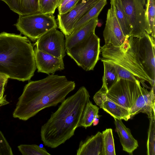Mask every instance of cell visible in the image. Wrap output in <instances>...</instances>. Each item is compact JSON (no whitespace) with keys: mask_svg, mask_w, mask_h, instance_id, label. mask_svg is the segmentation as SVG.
Returning a JSON list of instances; mask_svg holds the SVG:
<instances>
[{"mask_svg":"<svg viewBox=\"0 0 155 155\" xmlns=\"http://www.w3.org/2000/svg\"><path fill=\"white\" fill-rule=\"evenodd\" d=\"M155 0H147L145 8V31L155 38Z\"/></svg>","mask_w":155,"mask_h":155,"instance_id":"44dd1931","label":"cell"},{"mask_svg":"<svg viewBox=\"0 0 155 155\" xmlns=\"http://www.w3.org/2000/svg\"><path fill=\"white\" fill-rule=\"evenodd\" d=\"M19 15L39 12V0H1Z\"/></svg>","mask_w":155,"mask_h":155,"instance_id":"ac0fdd59","label":"cell"},{"mask_svg":"<svg viewBox=\"0 0 155 155\" xmlns=\"http://www.w3.org/2000/svg\"><path fill=\"white\" fill-rule=\"evenodd\" d=\"M107 4V0H100L99 1L76 23L73 32L81 27L92 19L98 17Z\"/></svg>","mask_w":155,"mask_h":155,"instance_id":"603a6c76","label":"cell"},{"mask_svg":"<svg viewBox=\"0 0 155 155\" xmlns=\"http://www.w3.org/2000/svg\"><path fill=\"white\" fill-rule=\"evenodd\" d=\"M102 108L114 118L126 121L130 118L129 110L112 101L107 97L103 102Z\"/></svg>","mask_w":155,"mask_h":155,"instance_id":"d6986e66","label":"cell"},{"mask_svg":"<svg viewBox=\"0 0 155 155\" xmlns=\"http://www.w3.org/2000/svg\"></svg>","mask_w":155,"mask_h":155,"instance_id":"8d00e7d4","label":"cell"},{"mask_svg":"<svg viewBox=\"0 0 155 155\" xmlns=\"http://www.w3.org/2000/svg\"><path fill=\"white\" fill-rule=\"evenodd\" d=\"M139 38L133 36L126 37L119 46L104 44L100 47L101 58L116 63L131 72L141 82L147 81L153 87L155 83L147 75L139 60Z\"/></svg>","mask_w":155,"mask_h":155,"instance_id":"277c9868","label":"cell"},{"mask_svg":"<svg viewBox=\"0 0 155 155\" xmlns=\"http://www.w3.org/2000/svg\"><path fill=\"white\" fill-rule=\"evenodd\" d=\"M102 155H115L112 130L106 129L102 133Z\"/></svg>","mask_w":155,"mask_h":155,"instance_id":"d4e9b609","label":"cell"},{"mask_svg":"<svg viewBox=\"0 0 155 155\" xmlns=\"http://www.w3.org/2000/svg\"><path fill=\"white\" fill-rule=\"evenodd\" d=\"M103 36L105 44L114 46H120L126 38L111 5L107 11Z\"/></svg>","mask_w":155,"mask_h":155,"instance_id":"7c38bea8","label":"cell"},{"mask_svg":"<svg viewBox=\"0 0 155 155\" xmlns=\"http://www.w3.org/2000/svg\"><path fill=\"white\" fill-rule=\"evenodd\" d=\"M73 0H61V3L60 5L58 7V8H59L63 6L67 3Z\"/></svg>","mask_w":155,"mask_h":155,"instance_id":"e575fe53","label":"cell"},{"mask_svg":"<svg viewBox=\"0 0 155 155\" xmlns=\"http://www.w3.org/2000/svg\"><path fill=\"white\" fill-rule=\"evenodd\" d=\"M132 29L130 36L139 38L146 33L145 8L140 0H120Z\"/></svg>","mask_w":155,"mask_h":155,"instance_id":"ba28073f","label":"cell"},{"mask_svg":"<svg viewBox=\"0 0 155 155\" xmlns=\"http://www.w3.org/2000/svg\"><path fill=\"white\" fill-rule=\"evenodd\" d=\"M150 121L147 142L148 155H155V115L153 114L148 116Z\"/></svg>","mask_w":155,"mask_h":155,"instance_id":"484cf974","label":"cell"},{"mask_svg":"<svg viewBox=\"0 0 155 155\" xmlns=\"http://www.w3.org/2000/svg\"><path fill=\"white\" fill-rule=\"evenodd\" d=\"M34 51L36 65L38 72L54 74L56 71L64 69L63 59L58 58L39 51L35 47Z\"/></svg>","mask_w":155,"mask_h":155,"instance_id":"4fadbf2b","label":"cell"},{"mask_svg":"<svg viewBox=\"0 0 155 155\" xmlns=\"http://www.w3.org/2000/svg\"><path fill=\"white\" fill-rule=\"evenodd\" d=\"M13 155L11 147L0 130V155Z\"/></svg>","mask_w":155,"mask_h":155,"instance_id":"f546056e","label":"cell"},{"mask_svg":"<svg viewBox=\"0 0 155 155\" xmlns=\"http://www.w3.org/2000/svg\"><path fill=\"white\" fill-rule=\"evenodd\" d=\"M140 81L119 79L107 91V97L128 109L134 104L141 93Z\"/></svg>","mask_w":155,"mask_h":155,"instance_id":"52a82bcc","label":"cell"},{"mask_svg":"<svg viewBox=\"0 0 155 155\" xmlns=\"http://www.w3.org/2000/svg\"><path fill=\"white\" fill-rule=\"evenodd\" d=\"M115 13L123 32L126 37L130 36L132 29L129 23L127 18L120 0H110Z\"/></svg>","mask_w":155,"mask_h":155,"instance_id":"ffe728a7","label":"cell"},{"mask_svg":"<svg viewBox=\"0 0 155 155\" xmlns=\"http://www.w3.org/2000/svg\"><path fill=\"white\" fill-rule=\"evenodd\" d=\"M88 91L84 86L65 99L58 109L41 127L40 135L43 144L55 148L71 137L79 127L81 118L89 100Z\"/></svg>","mask_w":155,"mask_h":155,"instance_id":"7a4b0ae2","label":"cell"},{"mask_svg":"<svg viewBox=\"0 0 155 155\" xmlns=\"http://www.w3.org/2000/svg\"><path fill=\"white\" fill-rule=\"evenodd\" d=\"M99 117H96L94 119L93 123L94 126L98 124L99 122V119L98 118Z\"/></svg>","mask_w":155,"mask_h":155,"instance_id":"d590c367","label":"cell"},{"mask_svg":"<svg viewBox=\"0 0 155 155\" xmlns=\"http://www.w3.org/2000/svg\"><path fill=\"white\" fill-rule=\"evenodd\" d=\"M61 0H39V12L44 14H54Z\"/></svg>","mask_w":155,"mask_h":155,"instance_id":"83f0119b","label":"cell"},{"mask_svg":"<svg viewBox=\"0 0 155 155\" xmlns=\"http://www.w3.org/2000/svg\"><path fill=\"white\" fill-rule=\"evenodd\" d=\"M103 62L104 67V73L102 87L107 92L119 79L116 71L113 66L107 62L104 61Z\"/></svg>","mask_w":155,"mask_h":155,"instance_id":"cb8c5ba5","label":"cell"},{"mask_svg":"<svg viewBox=\"0 0 155 155\" xmlns=\"http://www.w3.org/2000/svg\"><path fill=\"white\" fill-rule=\"evenodd\" d=\"M66 52L84 70H93L99 59L100 39L93 33L84 41L66 50Z\"/></svg>","mask_w":155,"mask_h":155,"instance_id":"8992f818","label":"cell"},{"mask_svg":"<svg viewBox=\"0 0 155 155\" xmlns=\"http://www.w3.org/2000/svg\"><path fill=\"white\" fill-rule=\"evenodd\" d=\"M64 35L57 28H53L36 40L35 47L39 51L63 59L66 52Z\"/></svg>","mask_w":155,"mask_h":155,"instance_id":"9c48e42d","label":"cell"},{"mask_svg":"<svg viewBox=\"0 0 155 155\" xmlns=\"http://www.w3.org/2000/svg\"><path fill=\"white\" fill-rule=\"evenodd\" d=\"M114 119L117 132L123 150L131 154L138 147V142L132 135L130 129L123 124L122 120Z\"/></svg>","mask_w":155,"mask_h":155,"instance_id":"e0dca14e","label":"cell"},{"mask_svg":"<svg viewBox=\"0 0 155 155\" xmlns=\"http://www.w3.org/2000/svg\"><path fill=\"white\" fill-rule=\"evenodd\" d=\"M102 133L98 132L80 142L76 155H102Z\"/></svg>","mask_w":155,"mask_h":155,"instance_id":"2e32d148","label":"cell"},{"mask_svg":"<svg viewBox=\"0 0 155 155\" xmlns=\"http://www.w3.org/2000/svg\"><path fill=\"white\" fill-rule=\"evenodd\" d=\"M75 87L74 81L68 80L64 76L54 74L29 81L18 98L13 117L26 121L41 110L61 103Z\"/></svg>","mask_w":155,"mask_h":155,"instance_id":"6da1fadb","label":"cell"},{"mask_svg":"<svg viewBox=\"0 0 155 155\" xmlns=\"http://www.w3.org/2000/svg\"><path fill=\"white\" fill-rule=\"evenodd\" d=\"M9 78L6 76L0 74V86L3 84H6Z\"/></svg>","mask_w":155,"mask_h":155,"instance_id":"836d02e7","label":"cell"},{"mask_svg":"<svg viewBox=\"0 0 155 155\" xmlns=\"http://www.w3.org/2000/svg\"><path fill=\"white\" fill-rule=\"evenodd\" d=\"M98 22V17H96L73 32L69 35L65 37V45L66 50H68L81 43L95 32Z\"/></svg>","mask_w":155,"mask_h":155,"instance_id":"9a60e30c","label":"cell"},{"mask_svg":"<svg viewBox=\"0 0 155 155\" xmlns=\"http://www.w3.org/2000/svg\"><path fill=\"white\" fill-rule=\"evenodd\" d=\"M36 68L33 46L27 37L0 33V74L24 81L30 80Z\"/></svg>","mask_w":155,"mask_h":155,"instance_id":"3957f363","label":"cell"},{"mask_svg":"<svg viewBox=\"0 0 155 155\" xmlns=\"http://www.w3.org/2000/svg\"><path fill=\"white\" fill-rule=\"evenodd\" d=\"M99 108L94 105L90 101L87 103L83 112L80 121L79 127L85 128L90 127L96 117H99L98 115Z\"/></svg>","mask_w":155,"mask_h":155,"instance_id":"7402d4cb","label":"cell"},{"mask_svg":"<svg viewBox=\"0 0 155 155\" xmlns=\"http://www.w3.org/2000/svg\"><path fill=\"white\" fill-rule=\"evenodd\" d=\"M23 155H50L44 147L36 144H21L18 146Z\"/></svg>","mask_w":155,"mask_h":155,"instance_id":"4316f807","label":"cell"},{"mask_svg":"<svg viewBox=\"0 0 155 155\" xmlns=\"http://www.w3.org/2000/svg\"><path fill=\"white\" fill-rule=\"evenodd\" d=\"M155 38L146 33L139 38L138 55L144 71L155 83Z\"/></svg>","mask_w":155,"mask_h":155,"instance_id":"8fae6325","label":"cell"},{"mask_svg":"<svg viewBox=\"0 0 155 155\" xmlns=\"http://www.w3.org/2000/svg\"><path fill=\"white\" fill-rule=\"evenodd\" d=\"M148 91L140 86L141 93L130 110V118L140 113H144L148 116L153 113V108L155 107V86Z\"/></svg>","mask_w":155,"mask_h":155,"instance_id":"5bb4252c","label":"cell"},{"mask_svg":"<svg viewBox=\"0 0 155 155\" xmlns=\"http://www.w3.org/2000/svg\"><path fill=\"white\" fill-rule=\"evenodd\" d=\"M5 85L6 84H3L0 86V107L9 103L6 100V95H4Z\"/></svg>","mask_w":155,"mask_h":155,"instance_id":"d6a6232c","label":"cell"},{"mask_svg":"<svg viewBox=\"0 0 155 155\" xmlns=\"http://www.w3.org/2000/svg\"><path fill=\"white\" fill-rule=\"evenodd\" d=\"M102 62H107L112 65L115 68L118 79H122L134 81H136L137 79L130 71L116 63L107 59L101 58Z\"/></svg>","mask_w":155,"mask_h":155,"instance_id":"f1b7e54d","label":"cell"},{"mask_svg":"<svg viewBox=\"0 0 155 155\" xmlns=\"http://www.w3.org/2000/svg\"><path fill=\"white\" fill-rule=\"evenodd\" d=\"M100 0H82L70 11L58 15V27L65 37L73 32L76 23Z\"/></svg>","mask_w":155,"mask_h":155,"instance_id":"30bf717a","label":"cell"},{"mask_svg":"<svg viewBox=\"0 0 155 155\" xmlns=\"http://www.w3.org/2000/svg\"><path fill=\"white\" fill-rule=\"evenodd\" d=\"M21 34L33 41L50 30L57 28V21L53 14H44L40 12L19 15L14 25Z\"/></svg>","mask_w":155,"mask_h":155,"instance_id":"5b68a950","label":"cell"},{"mask_svg":"<svg viewBox=\"0 0 155 155\" xmlns=\"http://www.w3.org/2000/svg\"><path fill=\"white\" fill-rule=\"evenodd\" d=\"M81 0H73L65 4L61 7L58 8L59 15H62L68 12L75 6Z\"/></svg>","mask_w":155,"mask_h":155,"instance_id":"1f68e13d","label":"cell"},{"mask_svg":"<svg viewBox=\"0 0 155 155\" xmlns=\"http://www.w3.org/2000/svg\"><path fill=\"white\" fill-rule=\"evenodd\" d=\"M107 91L101 87V88L96 93L93 97V99L96 104L101 108H102L103 102L107 98Z\"/></svg>","mask_w":155,"mask_h":155,"instance_id":"4dcf8cb0","label":"cell"}]
</instances>
